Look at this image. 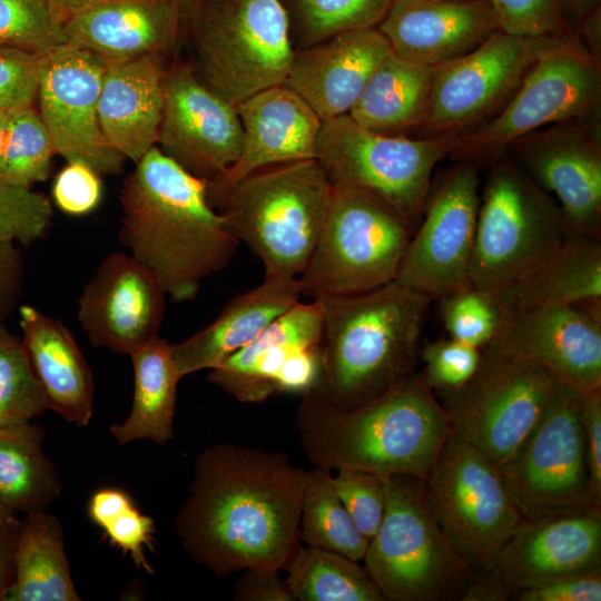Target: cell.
<instances>
[{"label": "cell", "mask_w": 601, "mask_h": 601, "mask_svg": "<svg viewBox=\"0 0 601 601\" xmlns=\"http://www.w3.org/2000/svg\"><path fill=\"white\" fill-rule=\"evenodd\" d=\"M308 475L279 452L213 444L194 461L175 533L190 559L218 578L254 566L284 570L300 545Z\"/></svg>", "instance_id": "obj_1"}, {"label": "cell", "mask_w": 601, "mask_h": 601, "mask_svg": "<svg viewBox=\"0 0 601 601\" xmlns=\"http://www.w3.org/2000/svg\"><path fill=\"white\" fill-rule=\"evenodd\" d=\"M207 187L155 146L120 189L119 240L174 302L194 299L205 279L228 266L239 244L210 205Z\"/></svg>", "instance_id": "obj_2"}, {"label": "cell", "mask_w": 601, "mask_h": 601, "mask_svg": "<svg viewBox=\"0 0 601 601\" xmlns=\"http://www.w3.org/2000/svg\"><path fill=\"white\" fill-rule=\"evenodd\" d=\"M296 426L315 466L422 480L451 433L441 402L417 372L352 410H338L308 391L303 394Z\"/></svg>", "instance_id": "obj_3"}, {"label": "cell", "mask_w": 601, "mask_h": 601, "mask_svg": "<svg viewBox=\"0 0 601 601\" xmlns=\"http://www.w3.org/2000/svg\"><path fill=\"white\" fill-rule=\"evenodd\" d=\"M315 299L323 306L322 373L309 391L338 410H352L416 372L432 298L393 280Z\"/></svg>", "instance_id": "obj_4"}, {"label": "cell", "mask_w": 601, "mask_h": 601, "mask_svg": "<svg viewBox=\"0 0 601 601\" xmlns=\"http://www.w3.org/2000/svg\"><path fill=\"white\" fill-rule=\"evenodd\" d=\"M332 187L317 159H307L257 169L208 200L259 257L265 278H296L313 254Z\"/></svg>", "instance_id": "obj_5"}, {"label": "cell", "mask_w": 601, "mask_h": 601, "mask_svg": "<svg viewBox=\"0 0 601 601\" xmlns=\"http://www.w3.org/2000/svg\"><path fill=\"white\" fill-rule=\"evenodd\" d=\"M187 37L196 77L235 106L284 85L295 56L282 0H200Z\"/></svg>", "instance_id": "obj_6"}, {"label": "cell", "mask_w": 601, "mask_h": 601, "mask_svg": "<svg viewBox=\"0 0 601 601\" xmlns=\"http://www.w3.org/2000/svg\"><path fill=\"white\" fill-rule=\"evenodd\" d=\"M384 480V516L363 559L380 591L386 601H463L472 570L432 512L423 480Z\"/></svg>", "instance_id": "obj_7"}, {"label": "cell", "mask_w": 601, "mask_h": 601, "mask_svg": "<svg viewBox=\"0 0 601 601\" xmlns=\"http://www.w3.org/2000/svg\"><path fill=\"white\" fill-rule=\"evenodd\" d=\"M569 233L550 195L511 158L496 157L480 196L471 285L499 293L555 253Z\"/></svg>", "instance_id": "obj_8"}, {"label": "cell", "mask_w": 601, "mask_h": 601, "mask_svg": "<svg viewBox=\"0 0 601 601\" xmlns=\"http://www.w3.org/2000/svg\"><path fill=\"white\" fill-rule=\"evenodd\" d=\"M313 254L299 276L312 299L368 292L395 280L413 234L391 205L364 189L333 185Z\"/></svg>", "instance_id": "obj_9"}, {"label": "cell", "mask_w": 601, "mask_h": 601, "mask_svg": "<svg viewBox=\"0 0 601 601\" xmlns=\"http://www.w3.org/2000/svg\"><path fill=\"white\" fill-rule=\"evenodd\" d=\"M459 135L411 139L366 129L348 114L323 121L317 161L331 184L354 186L397 210L413 231L431 190L435 166L450 156Z\"/></svg>", "instance_id": "obj_10"}, {"label": "cell", "mask_w": 601, "mask_h": 601, "mask_svg": "<svg viewBox=\"0 0 601 601\" xmlns=\"http://www.w3.org/2000/svg\"><path fill=\"white\" fill-rule=\"evenodd\" d=\"M600 102L599 56L572 36L558 39L495 116L456 137L450 156L473 161L495 156L535 130L599 116Z\"/></svg>", "instance_id": "obj_11"}, {"label": "cell", "mask_w": 601, "mask_h": 601, "mask_svg": "<svg viewBox=\"0 0 601 601\" xmlns=\"http://www.w3.org/2000/svg\"><path fill=\"white\" fill-rule=\"evenodd\" d=\"M423 486L437 522L472 573L491 565L524 519L497 467L452 433Z\"/></svg>", "instance_id": "obj_12"}, {"label": "cell", "mask_w": 601, "mask_h": 601, "mask_svg": "<svg viewBox=\"0 0 601 601\" xmlns=\"http://www.w3.org/2000/svg\"><path fill=\"white\" fill-rule=\"evenodd\" d=\"M581 398L558 382L534 427L497 469L525 519L601 509L590 489Z\"/></svg>", "instance_id": "obj_13"}, {"label": "cell", "mask_w": 601, "mask_h": 601, "mask_svg": "<svg viewBox=\"0 0 601 601\" xmlns=\"http://www.w3.org/2000/svg\"><path fill=\"white\" fill-rule=\"evenodd\" d=\"M483 351L462 387L440 393L451 433L497 469L516 452L549 404L558 381L545 371Z\"/></svg>", "instance_id": "obj_14"}, {"label": "cell", "mask_w": 601, "mask_h": 601, "mask_svg": "<svg viewBox=\"0 0 601 601\" xmlns=\"http://www.w3.org/2000/svg\"><path fill=\"white\" fill-rule=\"evenodd\" d=\"M558 39L499 30L470 52L435 67L421 131L425 137L462 135L491 119Z\"/></svg>", "instance_id": "obj_15"}, {"label": "cell", "mask_w": 601, "mask_h": 601, "mask_svg": "<svg viewBox=\"0 0 601 601\" xmlns=\"http://www.w3.org/2000/svg\"><path fill=\"white\" fill-rule=\"evenodd\" d=\"M430 190L395 282L432 299L472 286V257L480 206L476 161L460 160Z\"/></svg>", "instance_id": "obj_16"}, {"label": "cell", "mask_w": 601, "mask_h": 601, "mask_svg": "<svg viewBox=\"0 0 601 601\" xmlns=\"http://www.w3.org/2000/svg\"><path fill=\"white\" fill-rule=\"evenodd\" d=\"M601 566V509L523 519L464 601L511 600L520 590Z\"/></svg>", "instance_id": "obj_17"}, {"label": "cell", "mask_w": 601, "mask_h": 601, "mask_svg": "<svg viewBox=\"0 0 601 601\" xmlns=\"http://www.w3.org/2000/svg\"><path fill=\"white\" fill-rule=\"evenodd\" d=\"M105 65L98 55L70 42L48 50L41 56L37 100L56 154L100 176H116L125 158L105 140L98 117Z\"/></svg>", "instance_id": "obj_18"}, {"label": "cell", "mask_w": 601, "mask_h": 601, "mask_svg": "<svg viewBox=\"0 0 601 601\" xmlns=\"http://www.w3.org/2000/svg\"><path fill=\"white\" fill-rule=\"evenodd\" d=\"M242 146L236 106L205 86L189 61L167 67L157 147L186 171L209 183L237 161Z\"/></svg>", "instance_id": "obj_19"}, {"label": "cell", "mask_w": 601, "mask_h": 601, "mask_svg": "<svg viewBox=\"0 0 601 601\" xmlns=\"http://www.w3.org/2000/svg\"><path fill=\"white\" fill-rule=\"evenodd\" d=\"M508 148L542 189L555 195L570 233L601 236L599 116L544 127Z\"/></svg>", "instance_id": "obj_20"}, {"label": "cell", "mask_w": 601, "mask_h": 601, "mask_svg": "<svg viewBox=\"0 0 601 601\" xmlns=\"http://www.w3.org/2000/svg\"><path fill=\"white\" fill-rule=\"evenodd\" d=\"M483 349L540 367L581 394L601 387V323L574 304L504 308Z\"/></svg>", "instance_id": "obj_21"}, {"label": "cell", "mask_w": 601, "mask_h": 601, "mask_svg": "<svg viewBox=\"0 0 601 601\" xmlns=\"http://www.w3.org/2000/svg\"><path fill=\"white\" fill-rule=\"evenodd\" d=\"M166 299L152 274L118 250L108 254L85 284L77 317L93 346L129 356L158 336Z\"/></svg>", "instance_id": "obj_22"}, {"label": "cell", "mask_w": 601, "mask_h": 601, "mask_svg": "<svg viewBox=\"0 0 601 601\" xmlns=\"http://www.w3.org/2000/svg\"><path fill=\"white\" fill-rule=\"evenodd\" d=\"M236 109L243 128L242 151L224 175L208 183V197L257 169L315 159L323 121L287 85L264 89L236 105Z\"/></svg>", "instance_id": "obj_23"}, {"label": "cell", "mask_w": 601, "mask_h": 601, "mask_svg": "<svg viewBox=\"0 0 601 601\" xmlns=\"http://www.w3.org/2000/svg\"><path fill=\"white\" fill-rule=\"evenodd\" d=\"M377 28L396 56L432 68L500 30L485 0H393Z\"/></svg>", "instance_id": "obj_24"}, {"label": "cell", "mask_w": 601, "mask_h": 601, "mask_svg": "<svg viewBox=\"0 0 601 601\" xmlns=\"http://www.w3.org/2000/svg\"><path fill=\"white\" fill-rule=\"evenodd\" d=\"M66 36L105 60L166 56L185 39L177 0H87L67 13Z\"/></svg>", "instance_id": "obj_25"}, {"label": "cell", "mask_w": 601, "mask_h": 601, "mask_svg": "<svg viewBox=\"0 0 601 601\" xmlns=\"http://www.w3.org/2000/svg\"><path fill=\"white\" fill-rule=\"evenodd\" d=\"M391 52L377 27L342 32L295 52L285 85L326 121L349 114L372 72Z\"/></svg>", "instance_id": "obj_26"}, {"label": "cell", "mask_w": 601, "mask_h": 601, "mask_svg": "<svg viewBox=\"0 0 601 601\" xmlns=\"http://www.w3.org/2000/svg\"><path fill=\"white\" fill-rule=\"evenodd\" d=\"M165 57L106 60L98 100L100 128L107 144L135 164L157 146Z\"/></svg>", "instance_id": "obj_27"}, {"label": "cell", "mask_w": 601, "mask_h": 601, "mask_svg": "<svg viewBox=\"0 0 601 601\" xmlns=\"http://www.w3.org/2000/svg\"><path fill=\"white\" fill-rule=\"evenodd\" d=\"M322 331V303L298 300L250 343L209 370L208 381L239 402L265 401L278 394L277 382L286 363L321 345Z\"/></svg>", "instance_id": "obj_28"}, {"label": "cell", "mask_w": 601, "mask_h": 601, "mask_svg": "<svg viewBox=\"0 0 601 601\" xmlns=\"http://www.w3.org/2000/svg\"><path fill=\"white\" fill-rule=\"evenodd\" d=\"M302 296L299 277H264L257 287L235 295L210 324L171 345L179 375L184 377L216 367L250 343Z\"/></svg>", "instance_id": "obj_29"}, {"label": "cell", "mask_w": 601, "mask_h": 601, "mask_svg": "<svg viewBox=\"0 0 601 601\" xmlns=\"http://www.w3.org/2000/svg\"><path fill=\"white\" fill-rule=\"evenodd\" d=\"M19 325L48 408L70 423L87 426L93 415V376L69 328L32 305L19 307Z\"/></svg>", "instance_id": "obj_30"}, {"label": "cell", "mask_w": 601, "mask_h": 601, "mask_svg": "<svg viewBox=\"0 0 601 601\" xmlns=\"http://www.w3.org/2000/svg\"><path fill=\"white\" fill-rule=\"evenodd\" d=\"M600 238L569 233L555 253L494 295L508 309L601 298Z\"/></svg>", "instance_id": "obj_31"}, {"label": "cell", "mask_w": 601, "mask_h": 601, "mask_svg": "<svg viewBox=\"0 0 601 601\" xmlns=\"http://www.w3.org/2000/svg\"><path fill=\"white\" fill-rule=\"evenodd\" d=\"M434 68L388 53L370 76L349 116L386 135L420 129L428 106Z\"/></svg>", "instance_id": "obj_32"}, {"label": "cell", "mask_w": 601, "mask_h": 601, "mask_svg": "<svg viewBox=\"0 0 601 601\" xmlns=\"http://www.w3.org/2000/svg\"><path fill=\"white\" fill-rule=\"evenodd\" d=\"M134 400L129 415L110 426L119 445L150 440L165 445L174 437L177 385L181 376L176 367L171 345L159 336L134 351Z\"/></svg>", "instance_id": "obj_33"}, {"label": "cell", "mask_w": 601, "mask_h": 601, "mask_svg": "<svg viewBox=\"0 0 601 601\" xmlns=\"http://www.w3.org/2000/svg\"><path fill=\"white\" fill-rule=\"evenodd\" d=\"M65 552L60 520L39 510L27 513L16 550L14 579L4 601H80Z\"/></svg>", "instance_id": "obj_34"}, {"label": "cell", "mask_w": 601, "mask_h": 601, "mask_svg": "<svg viewBox=\"0 0 601 601\" xmlns=\"http://www.w3.org/2000/svg\"><path fill=\"white\" fill-rule=\"evenodd\" d=\"M43 440L42 426L31 422L0 426V501L12 513L46 510L61 493Z\"/></svg>", "instance_id": "obj_35"}, {"label": "cell", "mask_w": 601, "mask_h": 601, "mask_svg": "<svg viewBox=\"0 0 601 601\" xmlns=\"http://www.w3.org/2000/svg\"><path fill=\"white\" fill-rule=\"evenodd\" d=\"M284 570L298 601H386L365 565L333 551L300 544Z\"/></svg>", "instance_id": "obj_36"}, {"label": "cell", "mask_w": 601, "mask_h": 601, "mask_svg": "<svg viewBox=\"0 0 601 601\" xmlns=\"http://www.w3.org/2000/svg\"><path fill=\"white\" fill-rule=\"evenodd\" d=\"M331 472L319 466L309 470L302 499L300 542L363 561L370 540L354 525L333 486Z\"/></svg>", "instance_id": "obj_37"}, {"label": "cell", "mask_w": 601, "mask_h": 601, "mask_svg": "<svg viewBox=\"0 0 601 601\" xmlns=\"http://www.w3.org/2000/svg\"><path fill=\"white\" fill-rule=\"evenodd\" d=\"M56 155L50 135L35 106L12 111L0 164V184L32 187L45 181Z\"/></svg>", "instance_id": "obj_38"}, {"label": "cell", "mask_w": 601, "mask_h": 601, "mask_svg": "<svg viewBox=\"0 0 601 601\" xmlns=\"http://www.w3.org/2000/svg\"><path fill=\"white\" fill-rule=\"evenodd\" d=\"M48 410L22 341L0 323V426L31 422Z\"/></svg>", "instance_id": "obj_39"}, {"label": "cell", "mask_w": 601, "mask_h": 601, "mask_svg": "<svg viewBox=\"0 0 601 601\" xmlns=\"http://www.w3.org/2000/svg\"><path fill=\"white\" fill-rule=\"evenodd\" d=\"M88 514L111 544L129 554L138 568L155 574L145 554V548L152 549L154 520L142 514L125 491L115 487L96 491L89 500Z\"/></svg>", "instance_id": "obj_40"}, {"label": "cell", "mask_w": 601, "mask_h": 601, "mask_svg": "<svg viewBox=\"0 0 601 601\" xmlns=\"http://www.w3.org/2000/svg\"><path fill=\"white\" fill-rule=\"evenodd\" d=\"M393 0H289L305 47L342 32L377 27Z\"/></svg>", "instance_id": "obj_41"}, {"label": "cell", "mask_w": 601, "mask_h": 601, "mask_svg": "<svg viewBox=\"0 0 601 601\" xmlns=\"http://www.w3.org/2000/svg\"><path fill=\"white\" fill-rule=\"evenodd\" d=\"M66 42V13L50 0H0V46L45 53Z\"/></svg>", "instance_id": "obj_42"}, {"label": "cell", "mask_w": 601, "mask_h": 601, "mask_svg": "<svg viewBox=\"0 0 601 601\" xmlns=\"http://www.w3.org/2000/svg\"><path fill=\"white\" fill-rule=\"evenodd\" d=\"M440 299L447 337L480 349L493 342L504 319V308L493 293L470 286Z\"/></svg>", "instance_id": "obj_43"}, {"label": "cell", "mask_w": 601, "mask_h": 601, "mask_svg": "<svg viewBox=\"0 0 601 601\" xmlns=\"http://www.w3.org/2000/svg\"><path fill=\"white\" fill-rule=\"evenodd\" d=\"M52 217L51 203L43 194L0 184V242L32 244L47 234Z\"/></svg>", "instance_id": "obj_44"}, {"label": "cell", "mask_w": 601, "mask_h": 601, "mask_svg": "<svg viewBox=\"0 0 601 601\" xmlns=\"http://www.w3.org/2000/svg\"><path fill=\"white\" fill-rule=\"evenodd\" d=\"M332 474L333 486L359 533L371 540L386 508L383 476L356 469H338Z\"/></svg>", "instance_id": "obj_45"}, {"label": "cell", "mask_w": 601, "mask_h": 601, "mask_svg": "<svg viewBox=\"0 0 601 601\" xmlns=\"http://www.w3.org/2000/svg\"><path fill=\"white\" fill-rule=\"evenodd\" d=\"M500 30L531 38L571 37L565 22L566 0H485Z\"/></svg>", "instance_id": "obj_46"}, {"label": "cell", "mask_w": 601, "mask_h": 601, "mask_svg": "<svg viewBox=\"0 0 601 601\" xmlns=\"http://www.w3.org/2000/svg\"><path fill=\"white\" fill-rule=\"evenodd\" d=\"M482 358V349L451 337L433 341L421 346V374L434 393L455 391L472 378Z\"/></svg>", "instance_id": "obj_47"}, {"label": "cell", "mask_w": 601, "mask_h": 601, "mask_svg": "<svg viewBox=\"0 0 601 601\" xmlns=\"http://www.w3.org/2000/svg\"><path fill=\"white\" fill-rule=\"evenodd\" d=\"M41 56L0 46V111L35 106Z\"/></svg>", "instance_id": "obj_48"}, {"label": "cell", "mask_w": 601, "mask_h": 601, "mask_svg": "<svg viewBox=\"0 0 601 601\" xmlns=\"http://www.w3.org/2000/svg\"><path fill=\"white\" fill-rule=\"evenodd\" d=\"M101 176L81 162H67L58 173L52 186L57 207L72 216L91 213L101 200Z\"/></svg>", "instance_id": "obj_49"}, {"label": "cell", "mask_w": 601, "mask_h": 601, "mask_svg": "<svg viewBox=\"0 0 601 601\" xmlns=\"http://www.w3.org/2000/svg\"><path fill=\"white\" fill-rule=\"evenodd\" d=\"M516 601H600L601 566L570 573L544 583L520 590Z\"/></svg>", "instance_id": "obj_50"}, {"label": "cell", "mask_w": 601, "mask_h": 601, "mask_svg": "<svg viewBox=\"0 0 601 601\" xmlns=\"http://www.w3.org/2000/svg\"><path fill=\"white\" fill-rule=\"evenodd\" d=\"M581 415L591 494L601 506V387L582 394Z\"/></svg>", "instance_id": "obj_51"}, {"label": "cell", "mask_w": 601, "mask_h": 601, "mask_svg": "<svg viewBox=\"0 0 601 601\" xmlns=\"http://www.w3.org/2000/svg\"><path fill=\"white\" fill-rule=\"evenodd\" d=\"M242 572L235 584L236 601H296L279 570L254 566Z\"/></svg>", "instance_id": "obj_52"}, {"label": "cell", "mask_w": 601, "mask_h": 601, "mask_svg": "<svg viewBox=\"0 0 601 601\" xmlns=\"http://www.w3.org/2000/svg\"><path fill=\"white\" fill-rule=\"evenodd\" d=\"M23 262L12 242H0V323L16 308L22 293Z\"/></svg>", "instance_id": "obj_53"}, {"label": "cell", "mask_w": 601, "mask_h": 601, "mask_svg": "<svg viewBox=\"0 0 601 601\" xmlns=\"http://www.w3.org/2000/svg\"><path fill=\"white\" fill-rule=\"evenodd\" d=\"M21 523L13 513L0 516V600L6 599L14 579L16 550Z\"/></svg>", "instance_id": "obj_54"}, {"label": "cell", "mask_w": 601, "mask_h": 601, "mask_svg": "<svg viewBox=\"0 0 601 601\" xmlns=\"http://www.w3.org/2000/svg\"><path fill=\"white\" fill-rule=\"evenodd\" d=\"M200 0H177L184 35L186 37L190 19L193 18Z\"/></svg>", "instance_id": "obj_55"}, {"label": "cell", "mask_w": 601, "mask_h": 601, "mask_svg": "<svg viewBox=\"0 0 601 601\" xmlns=\"http://www.w3.org/2000/svg\"><path fill=\"white\" fill-rule=\"evenodd\" d=\"M12 111H0V164L3 151L6 132Z\"/></svg>", "instance_id": "obj_56"}, {"label": "cell", "mask_w": 601, "mask_h": 601, "mask_svg": "<svg viewBox=\"0 0 601 601\" xmlns=\"http://www.w3.org/2000/svg\"><path fill=\"white\" fill-rule=\"evenodd\" d=\"M55 6H57L60 10H62L66 16L73 9L81 6L87 0H50Z\"/></svg>", "instance_id": "obj_57"}, {"label": "cell", "mask_w": 601, "mask_h": 601, "mask_svg": "<svg viewBox=\"0 0 601 601\" xmlns=\"http://www.w3.org/2000/svg\"><path fill=\"white\" fill-rule=\"evenodd\" d=\"M595 0H574V6L579 9H588Z\"/></svg>", "instance_id": "obj_58"}, {"label": "cell", "mask_w": 601, "mask_h": 601, "mask_svg": "<svg viewBox=\"0 0 601 601\" xmlns=\"http://www.w3.org/2000/svg\"><path fill=\"white\" fill-rule=\"evenodd\" d=\"M7 513H12V512H10L0 501V516L4 515Z\"/></svg>", "instance_id": "obj_59"}]
</instances>
